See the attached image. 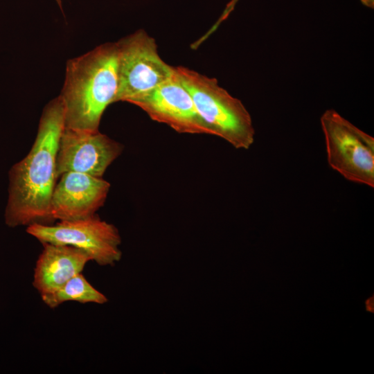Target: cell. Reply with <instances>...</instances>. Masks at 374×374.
I'll return each instance as SVG.
<instances>
[{"label": "cell", "instance_id": "cell-10", "mask_svg": "<svg viewBox=\"0 0 374 374\" xmlns=\"http://www.w3.org/2000/svg\"><path fill=\"white\" fill-rule=\"evenodd\" d=\"M37 258L33 285L40 296L51 294L75 275L82 273L90 256L69 245L42 243Z\"/></svg>", "mask_w": 374, "mask_h": 374}, {"label": "cell", "instance_id": "cell-2", "mask_svg": "<svg viewBox=\"0 0 374 374\" xmlns=\"http://www.w3.org/2000/svg\"><path fill=\"white\" fill-rule=\"evenodd\" d=\"M118 90L116 42L101 44L68 61L60 95L64 110V127L98 131L105 109L114 103Z\"/></svg>", "mask_w": 374, "mask_h": 374}, {"label": "cell", "instance_id": "cell-6", "mask_svg": "<svg viewBox=\"0 0 374 374\" xmlns=\"http://www.w3.org/2000/svg\"><path fill=\"white\" fill-rule=\"evenodd\" d=\"M26 232L42 243L69 245L82 249L100 266L113 265L122 256L121 238L116 227L98 215L55 224H33Z\"/></svg>", "mask_w": 374, "mask_h": 374}, {"label": "cell", "instance_id": "cell-8", "mask_svg": "<svg viewBox=\"0 0 374 374\" xmlns=\"http://www.w3.org/2000/svg\"><path fill=\"white\" fill-rule=\"evenodd\" d=\"M123 149L120 143L99 131L83 132L64 127L57 152V179L69 171L102 177Z\"/></svg>", "mask_w": 374, "mask_h": 374}, {"label": "cell", "instance_id": "cell-12", "mask_svg": "<svg viewBox=\"0 0 374 374\" xmlns=\"http://www.w3.org/2000/svg\"><path fill=\"white\" fill-rule=\"evenodd\" d=\"M362 3L370 8H373V0H361Z\"/></svg>", "mask_w": 374, "mask_h": 374}, {"label": "cell", "instance_id": "cell-4", "mask_svg": "<svg viewBox=\"0 0 374 374\" xmlns=\"http://www.w3.org/2000/svg\"><path fill=\"white\" fill-rule=\"evenodd\" d=\"M329 166L345 179L374 187V138L334 109L321 117Z\"/></svg>", "mask_w": 374, "mask_h": 374}, {"label": "cell", "instance_id": "cell-1", "mask_svg": "<svg viewBox=\"0 0 374 374\" xmlns=\"http://www.w3.org/2000/svg\"><path fill=\"white\" fill-rule=\"evenodd\" d=\"M64 129V110L60 96L44 108L30 150L9 171L5 222L9 227L33 224H52L51 200L57 180L56 158Z\"/></svg>", "mask_w": 374, "mask_h": 374}, {"label": "cell", "instance_id": "cell-3", "mask_svg": "<svg viewBox=\"0 0 374 374\" xmlns=\"http://www.w3.org/2000/svg\"><path fill=\"white\" fill-rule=\"evenodd\" d=\"M175 69L213 135L236 149H249L254 141L255 130L243 103L220 87L215 78L184 66Z\"/></svg>", "mask_w": 374, "mask_h": 374}, {"label": "cell", "instance_id": "cell-7", "mask_svg": "<svg viewBox=\"0 0 374 374\" xmlns=\"http://www.w3.org/2000/svg\"><path fill=\"white\" fill-rule=\"evenodd\" d=\"M131 103L140 107L153 121L164 123L177 132L213 135L175 67L170 78Z\"/></svg>", "mask_w": 374, "mask_h": 374}, {"label": "cell", "instance_id": "cell-13", "mask_svg": "<svg viewBox=\"0 0 374 374\" xmlns=\"http://www.w3.org/2000/svg\"><path fill=\"white\" fill-rule=\"evenodd\" d=\"M56 1H57V2L59 4H60V2H61L60 0H56Z\"/></svg>", "mask_w": 374, "mask_h": 374}, {"label": "cell", "instance_id": "cell-5", "mask_svg": "<svg viewBox=\"0 0 374 374\" xmlns=\"http://www.w3.org/2000/svg\"><path fill=\"white\" fill-rule=\"evenodd\" d=\"M116 43L118 90L114 103L133 100L148 93L174 72L159 56L155 39L139 30Z\"/></svg>", "mask_w": 374, "mask_h": 374}, {"label": "cell", "instance_id": "cell-11", "mask_svg": "<svg viewBox=\"0 0 374 374\" xmlns=\"http://www.w3.org/2000/svg\"><path fill=\"white\" fill-rule=\"evenodd\" d=\"M41 298L51 308H55L67 301L104 304L108 301L102 292L89 283L82 273L72 277L55 292L41 296Z\"/></svg>", "mask_w": 374, "mask_h": 374}, {"label": "cell", "instance_id": "cell-9", "mask_svg": "<svg viewBox=\"0 0 374 374\" xmlns=\"http://www.w3.org/2000/svg\"><path fill=\"white\" fill-rule=\"evenodd\" d=\"M55 185L51 200L54 220H73L96 214L103 206L110 184L103 177L78 172L62 174Z\"/></svg>", "mask_w": 374, "mask_h": 374}]
</instances>
